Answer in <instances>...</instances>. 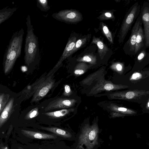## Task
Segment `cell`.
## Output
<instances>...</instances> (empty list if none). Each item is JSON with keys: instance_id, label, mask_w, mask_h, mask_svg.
Returning a JSON list of instances; mask_svg holds the SVG:
<instances>
[{"instance_id": "obj_1", "label": "cell", "mask_w": 149, "mask_h": 149, "mask_svg": "<svg viewBox=\"0 0 149 149\" xmlns=\"http://www.w3.org/2000/svg\"><path fill=\"white\" fill-rule=\"evenodd\" d=\"M24 33L23 28L13 33L9 41L3 57L5 74L12 69L17 58L20 56Z\"/></svg>"}, {"instance_id": "obj_2", "label": "cell", "mask_w": 149, "mask_h": 149, "mask_svg": "<svg viewBox=\"0 0 149 149\" xmlns=\"http://www.w3.org/2000/svg\"><path fill=\"white\" fill-rule=\"evenodd\" d=\"M26 24L27 30L24 46V60L26 65L29 66L39 57V50L38 38L34 33L29 15L26 18Z\"/></svg>"}, {"instance_id": "obj_3", "label": "cell", "mask_w": 149, "mask_h": 149, "mask_svg": "<svg viewBox=\"0 0 149 149\" xmlns=\"http://www.w3.org/2000/svg\"><path fill=\"white\" fill-rule=\"evenodd\" d=\"M140 6L138 2L134 3L129 8L125 15L118 34V42H123L133 24L139 15Z\"/></svg>"}, {"instance_id": "obj_4", "label": "cell", "mask_w": 149, "mask_h": 149, "mask_svg": "<svg viewBox=\"0 0 149 149\" xmlns=\"http://www.w3.org/2000/svg\"><path fill=\"white\" fill-rule=\"evenodd\" d=\"M98 130L93 126L88 125L84 126L79 136L77 148L93 149L94 147V142L97 140L96 138L97 139Z\"/></svg>"}, {"instance_id": "obj_5", "label": "cell", "mask_w": 149, "mask_h": 149, "mask_svg": "<svg viewBox=\"0 0 149 149\" xmlns=\"http://www.w3.org/2000/svg\"><path fill=\"white\" fill-rule=\"evenodd\" d=\"M52 17L54 19L68 24H76L81 21L83 17L81 13L75 9H65L54 13Z\"/></svg>"}, {"instance_id": "obj_6", "label": "cell", "mask_w": 149, "mask_h": 149, "mask_svg": "<svg viewBox=\"0 0 149 149\" xmlns=\"http://www.w3.org/2000/svg\"><path fill=\"white\" fill-rule=\"evenodd\" d=\"M54 82L52 75L45 79L38 86L34 93L32 101L37 102L45 96L54 86Z\"/></svg>"}, {"instance_id": "obj_7", "label": "cell", "mask_w": 149, "mask_h": 149, "mask_svg": "<svg viewBox=\"0 0 149 149\" xmlns=\"http://www.w3.org/2000/svg\"><path fill=\"white\" fill-rule=\"evenodd\" d=\"M140 13L136 19L132 29L131 34L129 38L125 43L123 49L125 53L134 54L136 39L140 24L141 22Z\"/></svg>"}, {"instance_id": "obj_8", "label": "cell", "mask_w": 149, "mask_h": 149, "mask_svg": "<svg viewBox=\"0 0 149 149\" xmlns=\"http://www.w3.org/2000/svg\"><path fill=\"white\" fill-rule=\"evenodd\" d=\"M141 21L143 26L145 44L147 48L149 46V3H143L140 13Z\"/></svg>"}, {"instance_id": "obj_9", "label": "cell", "mask_w": 149, "mask_h": 149, "mask_svg": "<svg viewBox=\"0 0 149 149\" xmlns=\"http://www.w3.org/2000/svg\"><path fill=\"white\" fill-rule=\"evenodd\" d=\"M77 102L74 99L59 98L50 102L44 110L47 111L56 109L68 108L73 106Z\"/></svg>"}, {"instance_id": "obj_10", "label": "cell", "mask_w": 149, "mask_h": 149, "mask_svg": "<svg viewBox=\"0 0 149 149\" xmlns=\"http://www.w3.org/2000/svg\"><path fill=\"white\" fill-rule=\"evenodd\" d=\"M77 40V37L75 36H70L68 39L67 43L64 49L62 54L59 61L52 70L53 71L58 68L63 61L67 58L69 57V54L73 49ZM52 71L51 72H52Z\"/></svg>"}, {"instance_id": "obj_11", "label": "cell", "mask_w": 149, "mask_h": 149, "mask_svg": "<svg viewBox=\"0 0 149 149\" xmlns=\"http://www.w3.org/2000/svg\"><path fill=\"white\" fill-rule=\"evenodd\" d=\"M91 44L96 45L98 55L101 59L104 58L109 51V49L102 40L100 38L96 37L94 36L93 37Z\"/></svg>"}, {"instance_id": "obj_12", "label": "cell", "mask_w": 149, "mask_h": 149, "mask_svg": "<svg viewBox=\"0 0 149 149\" xmlns=\"http://www.w3.org/2000/svg\"><path fill=\"white\" fill-rule=\"evenodd\" d=\"M14 99L11 98L7 103L0 115V128L9 118L13 111Z\"/></svg>"}, {"instance_id": "obj_13", "label": "cell", "mask_w": 149, "mask_h": 149, "mask_svg": "<svg viewBox=\"0 0 149 149\" xmlns=\"http://www.w3.org/2000/svg\"><path fill=\"white\" fill-rule=\"evenodd\" d=\"M22 133L25 136L31 138L38 139H54L56 136L53 134H50L25 130H21Z\"/></svg>"}, {"instance_id": "obj_14", "label": "cell", "mask_w": 149, "mask_h": 149, "mask_svg": "<svg viewBox=\"0 0 149 149\" xmlns=\"http://www.w3.org/2000/svg\"><path fill=\"white\" fill-rule=\"evenodd\" d=\"M144 40L145 37L141 22L139 25L136 39L134 54H136L144 46Z\"/></svg>"}, {"instance_id": "obj_15", "label": "cell", "mask_w": 149, "mask_h": 149, "mask_svg": "<svg viewBox=\"0 0 149 149\" xmlns=\"http://www.w3.org/2000/svg\"><path fill=\"white\" fill-rule=\"evenodd\" d=\"M91 36V34L84 35L82 37L77 40L73 49L69 54V56L74 54L79 49L84 46L87 42H88Z\"/></svg>"}, {"instance_id": "obj_16", "label": "cell", "mask_w": 149, "mask_h": 149, "mask_svg": "<svg viewBox=\"0 0 149 149\" xmlns=\"http://www.w3.org/2000/svg\"><path fill=\"white\" fill-rule=\"evenodd\" d=\"M41 128L44 130L53 133L57 135L65 138H70L72 134L67 131L56 127H42Z\"/></svg>"}, {"instance_id": "obj_17", "label": "cell", "mask_w": 149, "mask_h": 149, "mask_svg": "<svg viewBox=\"0 0 149 149\" xmlns=\"http://www.w3.org/2000/svg\"><path fill=\"white\" fill-rule=\"evenodd\" d=\"M17 10L15 7H5L0 10V24L8 19Z\"/></svg>"}, {"instance_id": "obj_18", "label": "cell", "mask_w": 149, "mask_h": 149, "mask_svg": "<svg viewBox=\"0 0 149 149\" xmlns=\"http://www.w3.org/2000/svg\"><path fill=\"white\" fill-rule=\"evenodd\" d=\"M116 10L114 9L103 10L100 13L101 14L97 18L100 21L108 20L114 21L115 19L114 15V12Z\"/></svg>"}, {"instance_id": "obj_19", "label": "cell", "mask_w": 149, "mask_h": 149, "mask_svg": "<svg viewBox=\"0 0 149 149\" xmlns=\"http://www.w3.org/2000/svg\"><path fill=\"white\" fill-rule=\"evenodd\" d=\"M73 109H64L60 110L45 113V114L50 117L57 118L62 117L73 111Z\"/></svg>"}, {"instance_id": "obj_20", "label": "cell", "mask_w": 149, "mask_h": 149, "mask_svg": "<svg viewBox=\"0 0 149 149\" xmlns=\"http://www.w3.org/2000/svg\"><path fill=\"white\" fill-rule=\"evenodd\" d=\"M93 52L86 53L81 56L79 57L77 61L78 62H87L94 63L96 61V56Z\"/></svg>"}, {"instance_id": "obj_21", "label": "cell", "mask_w": 149, "mask_h": 149, "mask_svg": "<svg viewBox=\"0 0 149 149\" xmlns=\"http://www.w3.org/2000/svg\"><path fill=\"white\" fill-rule=\"evenodd\" d=\"M100 27L102 33L111 44L113 43L112 34L106 24L102 22L100 23Z\"/></svg>"}, {"instance_id": "obj_22", "label": "cell", "mask_w": 149, "mask_h": 149, "mask_svg": "<svg viewBox=\"0 0 149 149\" xmlns=\"http://www.w3.org/2000/svg\"><path fill=\"white\" fill-rule=\"evenodd\" d=\"M36 1L37 6L42 11L46 12L50 9L47 0H37Z\"/></svg>"}, {"instance_id": "obj_23", "label": "cell", "mask_w": 149, "mask_h": 149, "mask_svg": "<svg viewBox=\"0 0 149 149\" xmlns=\"http://www.w3.org/2000/svg\"><path fill=\"white\" fill-rule=\"evenodd\" d=\"M87 67V65L84 62H80L76 66L74 69V73L76 75L82 74L85 72V70Z\"/></svg>"}, {"instance_id": "obj_24", "label": "cell", "mask_w": 149, "mask_h": 149, "mask_svg": "<svg viewBox=\"0 0 149 149\" xmlns=\"http://www.w3.org/2000/svg\"><path fill=\"white\" fill-rule=\"evenodd\" d=\"M9 97L8 94H0V115L7 104Z\"/></svg>"}, {"instance_id": "obj_25", "label": "cell", "mask_w": 149, "mask_h": 149, "mask_svg": "<svg viewBox=\"0 0 149 149\" xmlns=\"http://www.w3.org/2000/svg\"><path fill=\"white\" fill-rule=\"evenodd\" d=\"M38 113V109H35L32 110L26 116V118L30 119L36 116Z\"/></svg>"}, {"instance_id": "obj_26", "label": "cell", "mask_w": 149, "mask_h": 149, "mask_svg": "<svg viewBox=\"0 0 149 149\" xmlns=\"http://www.w3.org/2000/svg\"><path fill=\"white\" fill-rule=\"evenodd\" d=\"M64 94L65 96H68L71 93V90L70 86L68 85L65 86Z\"/></svg>"}, {"instance_id": "obj_27", "label": "cell", "mask_w": 149, "mask_h": 149, "mask_svg": "<svg viewBox=\"0 0 149 149\" xmlns=\"http://www.w3.org/2000/svg\"><path fill=\"white\" fill-rule=\"evenodd\" d=\"M146 55V52L145 50H143L138 55L137 57V59L138 60L140 61L143 59Z\"/></svg>"}, {"instance_id": "obj_28", "label": "cell", "mask_w": 149, "mask_h": 149, "mask_svg": "<svg viewBox=\"0 0 149 149\" xmlns=\"http://www.w3.org/2000/svg\"><path fill=\"white\" fill-rule=\"evenodd\" d=\"M134 96V93L132 91L127 92L125 95L126 97L128 99H131L133 98Z\"/></svg>"}, {"instance_id": "obj_29", "label": "cell", "mask_w": 149, "mask_h": 149, "mask_svg": "<svg viewBox=\"0 0 149 149\" xmlns=\"http://www.w3.org/2000/svg\"><path fill=\"white\" fill-rule=\"evenodd\" d=\"M104 89L108 91L112 90L113 88V86L110 84H107L104 86Z\"/></svg>"}, {"instance_id": "obj_30", "label": "cell", "mask_w": 149, "mask_h": 149, "mask_svg": "<svg viewBox=\"0 0 149 149\" xmlns=\"http://www.w3.org/2000/svg\"><path fill=\"white\" fill-rule=\"evenodd\" d=\"M140 76L141 74L139 73H134L132 75L131 79H136L137 78L140 77Z\"/></svg>"}, {"instance_id": "obj_31", "label": "cell", "mask_w": 149, "mask_h": 149, "mask_svg": "<svg viewBox=\"0 0 149 149\" xmlns=\"http://www.w3.org/2000/svg\"><path fill=\"white\" fill-rule=\"evenodd\" d=\"M116 67L118 71H121L122 69V65L120 63H118L116 65Z\"/></svg>"}, {"instance_id": "obj_32", "label": "cell", "mask_w": 149, "mask_h": 149, "mask_svg": "<svg viewBox=\"0 0 149 149\" xmlns=\"http://www.w3.org/2000/svg\"><path fill=\"white\" fill-rule=\"evenodd\" d=\"M118 110L120 111H127V109L126 108L123 107H119L118 109Z\"/></svg>"}, {"instance_id": "obj_33", "label": "cell", "mask_w": 149, "mask_h": 149, "mask_svg": "<svg viewBox=\"0 0 149 149\" xmlns=\"http://www.w3.org/2000/svg\"><path fill=\"white\" fill-rule=\"evenodd\" d=\"M0 149H9L7 146H4L3 145H1L0 147Z\"/></svg>"}, {"instance_id": "obj_34", "label": "cell", "mask_w": 149, "mask_h": 149, "mask_svg": "<svg viewBox=\"0 0 149 149\" xmlns=\"http://www.w3.org/2000/svg\"><path fill=\"white\" fill-rule=\"evenodd\" d=\"M18 149H23V148L21 147H19Z\"/></svg>"}, {"instance_id": "obj_35", "label": "cell", "mask_w": 149, "mask_h": 149, "mask_svg": "<svg viewBox=\"0 0 149 149\" xmlns=\"http://www.w3.org/2000/svg\"><path fill=\"white\" fill-rule=\"evenodd\" d=\"M149 102H148V107H149Z\"/></svg>"}]
</instances>
